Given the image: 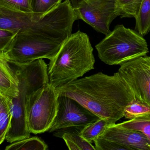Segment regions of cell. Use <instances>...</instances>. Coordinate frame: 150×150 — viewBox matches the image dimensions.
Listing matches in <instances>:
<instances>
[{"instance_id": "cell-1", "label": "cell", "mask_w": 150, "mask_h": 150, "mask_svg": "<svg viewBox=\"0 0 150 150\" xmlns=\"http://www.w3.org/2000/svg\"><path fill=\"white\" fill-rule=\"evenodd\" d=\"M76 20L70 0H65L38 21L20 30L0 54L8 60L21 64L41 59L52 60L72 34Z\"/></svg>"}, {"instance_id": "cell-2", "label": "cell", "mask_w": 150, "mask_h": 150, "mask_svg": "<svg viewBox=\"0 0 150 150\" xmlns=\"http://www.w3.org/2000/svg\"><path fill=\"white\" fill-rule=\"evenodd\" d=\"M56 89L59 94L74 99L100 118L113 124L124 117L125 107L135 99L118 71L113 75L97 73Z\"/></svg>"}, {"instance_id": "cell-3", "label": "cell", "mask_w": 150, "mask_h": 150, "mask_svg": "<svg viewBox=\"0 0 150 150\" xmlns=\"http://www.w3.org/2000/svg\"><path fill=\"white\" fill-rule=\"evenodd\" d=\"M93 49L88 35L78 30L71 34L48 65L50 83L60 87L94 69Z\"/></svg>"}, {"instance_id": "cell-4", "label": "cell", "mask_w": 150, "mask_h": 150, "mask_svg": "<svg viewBox=\"0 0 150 150\" xmlns=\"http://www.w3.org/2000/svg\"><path fill=\"white\" fill-rule=\"evenodd\" d=\"M8 61L19 80V93L17 97L11 99L13 117L6 138L12 143L30 137L26 117L27 100L50 80L48 65L42 59L23 64Z\"/></svg>"}, {"instance_id": "cell-5", "label": "cell", "mask_w": 150, "mask_h": 150, "mask_svg": "<svg viewBox=\"0 0 150 150\" xmlns=\"http://www.w3.org/2000/svg\"><path fill=\"white\" fill-rule=\"evenodd\" d=\"M95 47L100 59L110 66L121 65L149 52L144 36L123 25H117Z\"/></svg>"}, {"instance_id": "cell-6", "label": "cell", "mask_w": 150, "mask_h": 150, "mask_svg": "<svg viewBox=\"0 0 150 150\" xmlns=\"http://www.w3.org/2000/svg\"><path fill=\"white\" fill-rule=\"evenodd\" d=\"M59 94L50 82L32 93L26 104V117L30 133L48 131L57 115Z\"/></svg>"}, {"instance_id": "cell-7", "label": "cell", "mask_w": 150, "mask_h": 150, "mask_svg": "<svg viewBox=\"0 0 150 150\" xmlns=\"http://www.w3.org/2000/svg\"><path fill=\"white\" fill-rule=\"evenodd\" d=\"M78 20L105 36L113 21L120 16L117 0H70Z\"/></svg>"}, {"instance_id": "cell-8", "label": "cell", "mask_w": 150, "mask_h": 150, "mask_svg": "<svg viewBox=\"0 0 150 150\" xmlns=\"http://www.w3.org/2000/svg\"><path fill=\"white\" fill-rule=\"evenodd\" d=\"M118 72L135 99L150 106V56H145L120 65Z\"/></svg>"}, {"instance_id": "cell-9", "label": "cell", "mask_w": 150, "mask_h": 150, "mask_svg": "<svg viewBox=\"0 0 150 150\" xmlns=\"http://www.w3.org/2000/svg\"><path fill=\"white\" fill-rule=\"evenodd\" d=\"M58 101L57 113L49 132L70 127L85 126L100 118L68 96L59 94Z\"/></svg>"}, {"instance_id": "cell-10", "label": "cell", "mask_w": 150, "mask_h": 150, "mask_svg": "<svg viewBox=\"0 0 150 150\" xmlns=\"http://www.w3.org/2000/svg\"><path fill=\"white\" fill-rule=\"evenodd\" d=\"M115 124L107 127L98 137L114 141L129 150H150V142L144 134L119 127Z\"/></svg>"}, {"instance_id": "cell-11", "label": "cell", "mask_w": 150, "mask_h": 150, "mask_svg": "<svg viewBox=\"0 0 150 150\" xmlns=\"http://www.w3.org/2000/svg\"><path fill=\"white\" fill-rule=\"evenodd\" d=\"M33 22L32 13L0 6V29L9 30L17 34Z\"/></svg>"}, {"instance_id": "cell-12", "label": "cell", "mask_w": 150, "mask_h": 150, "mask_svg": "<svg viewBox=\"0 0 150 150\" xmlns=\"http://www.w3.org/2000/svg\"><path fill=\"white\" fill-rule=\"evenodd\" d=\"M19 93L18 78L7 59L0 54V94L12 99Z\"/></svg>"}, {"instance_id": "cell-13", "label": "cell", "mask_w": 150, "mask_h": 150, "mask_svg": "<svg viewBox=\"0 0 150 150\" xmlns=\"http://www.w3.org/2000/svg\"><path fill=\"white\" fill-rule=\"evenodd\" d=\"M83 126L74 127L61 129V131L55 132V137L61 138L64 140L68 149L70 150H96L92 143L84 139L80 134Z\"/></svg>"}, {"instance_id": "cell-14", "label": "cell", "mask_w": 150, "mask_h": 150, "mask_svg": "<svg viewBox=\"0 0 150 150\" xmlns=\"http://www.w3.org/2000/svg\"><path fill=\"white\" fill-rule=\"evenodd\" d=\"M13 117L11 99L0 94V144L3 143L9 130Z\"/></svg>"}, {"instance_id": "cell-15", "label": "cell", "mask_w": 150, "mask_h": 150, "mask_svg": "<svg viewBox=\"0 0 150 150\" xmlns=\"http://www.w3.org/2000/svg\"><path fill=\"white\" fill-rule=\"evenodd\" d=\"M115 124L106 118H100L97 121L83 126L80 134L87 141L92 143L109 126Z\"/></svg>"}, {"instance_id": "cell-16", "label": "cell", "mask_w": 150, "mask_h": 150, "mask_svg": "<svg viewBox=\"0 0 150 150\" xmlns=\"http://www.w3.org/2000/svg\"><path fill=\"white\" fill-rule=\"evenodd\" d=\"M48 146L40 137H29L7 146L5 150H47Z\"/></svg>"}, {"instance_id": "cell-17", "label": "cell", "mask_w": 150, "mask_h": 150, "mask_svg": "<svg viewBox=\"0 0 150 150\" xmlns=\"http://www.w3.org/2000/svg\"><path fill=\"white\" fill-rule=\"evenodd\" d=\"M135 29L144 36L150 31V0H143L139 13L135 19Z\"/></svg>"}, {"instance_id": "cell-18", "label": "cell", "mask_w": 150, "mask_h": 150, "mask_svg": "<svg viewBox=\"0 0 150 150\" xmlns=\"http://www.w3.org/2000/svg\"><path fill=\"white\" fill-rule=\"evenodd\" d=\"M62 0H30L31 13L34 21H38L45 14L62 3Z\"/></svg>"}, {"instance_id": "cell-19", "label": "cell", "mask_w": 150, "mask_h": 150, "mask_svg": "<svg viewBox=\"0 0 150 150\" xmlns=\"http://www.w3.org/2000/svg\"><path fill=\"white\" fill-rule=\"evenodd\" d=\"M115 125L122 128L140 132L150 142V115L129 119Z\"/></svg>"}, {"instance_id": "cell-20", "label": "cell", "mask_w": 150, "mask_h": 150, "mask_svg": "<svg viewBox=\"0 0 150 150\" xmlns=\"http://www.w3.org/2000/svg\"><path fill=\"white\" fill-rule=\"evenodd\" d=\"M150 115V106L135 99L125 107L124 117L132 119Z\"/></svg>"}, {"instance_id": "cell-21", "label": "cell", "mask_w": 150, "mask_h": 150, "mask_svg": "<svg viewBox=\"0 0 150 150\" xmlns=\"http://www.w3.org/2000/svg\"><path fill=\"white\" fill-rule=\"evenodd\" d=\"M143 0H117L120 16L136 19L139 13Z\"/></svg>"}, {"instance_id": "cell-22", "label": "cell", "mask_w": 150, "mask_h": 150, "mask_svg": "<svg viewBox=\"0 0 150 150\" xmlns=\"http://www.w3.org/2000/svg\"><path fill=\"white\" fill-rule=\"evenodd\" d=\"M0 6L19 12L31 13L30 0H0Z\"/></svg>"}, {"instance_id": "cell-23", "label": "cell", "mask_w": 150, "mask_h": 150, "mask_svg": "<svg viewBox=\"0 0 150 150\" xmlns=\"http://www.w3.org/2000/svg\"><path fill=\"white\" fill-rule=\"evenodd\" d=\"M96 150H129L126 146L114 141L98 137L95 139Z\"/></svg>"}, {"instance_id": "cell-24", "label": "cell", "mask_w": 150, "mask_h": 150, "mask_svg": "<svg viewBox=\"0 0 150 150\" xmlns=\"http://www.w3.org/2000/svg\"><path fill=\"white\" fill-rule=\"evenodd\" d=\"M16 35L9 30L0 29V52L6 50Z\"/></svg>"}]
</instances>
